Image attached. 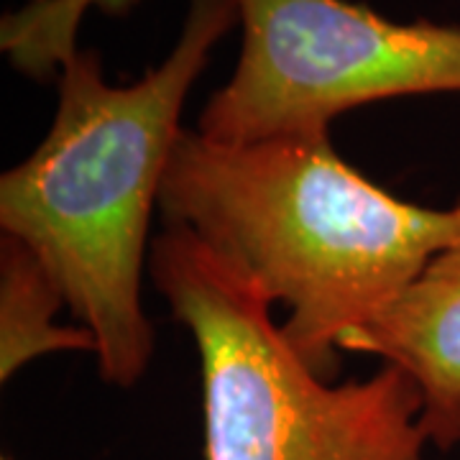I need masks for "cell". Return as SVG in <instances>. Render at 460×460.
<instances>
[{
  "instance_id": "cell-1",
  "label": "cell",
  "mask_w": 460,
  "mask_h": 460,
  "mask_svg": "<svg viewBox=\"0 0 460 460\" xmlns=\"http://www.w3.org/2000/svg\"><path fill=\"white\" fill-rule=\"evenodd\" d=\"M233 26L235 0H190L174 49L128 84L108 83L98 51L77 49L59 69L47 136L0 177V228L44 263L95 341L100 376L120 389L154 356L141 279L181 111Z\"/></svg>"
},
{
  "instance_id": "cell-2",
  "label": "cell",
  "mask_w": 460,
  "mask_h": 460,
  "mask_svg": "<svg viewBox=\"0 0 460 460\" xmlns=\"http://www.w3.org/2000/svg\"><path fill=\"white\" fill-rule=\"evenodd\" d=\"M159 210L289 310L281 335L323 378L348 338L460 241V202L435 210L389 195L330 133L223 144L184 128Z\"/></svg>"
},
{
  "instance_id": "cell-3",
  "label": "cell",
  "mask_w": 460,
  "mask_h": 460,
  "mask_svg": "<svg viewBox=\"0 0 460 460\" xmlns=\"http://www.w3.org/2000/svg\"><path fill=\"white\" fill-rule=\"evenodd\" d=\"M148 274L198 345L205 460H425L422 394L402 368L314 374L271 299L190 230L154 235Z\"/></svg>"
},
{
  "instance_id": "cell-4",
  "label": "cell",
  "mask_w": 460,
  "mask_h": 460,
  "mask_svg": "<svg viewBox=\"0 0 460 460\" xmlns=\"http://www.w3.org/2000/svg\"><path fill=\"white\" fill-rule=\"evenodd\" d=\"M241 54L202 108L223 144L330 133L371 102L460 93V26L394 21L350 0H235Z\"/></svg>"
},
{
  "instance_id": "cell-5",
  "label": "cell",
  "mask_w": 460,
  "mask_h": 460,
  "mask_svg": "<svg viewBox=\"0 0 460 460\" xmlns=\"http://www.w3.org/2000/svg\"><path fill=\"white\" fill-rule=\"evenodd\" d=\"M343 350L402 368L422 394L428 443L453 450L460 443V241L443 248Z\"/></svg>"
},
{
  "instance_id": "cell-6",
  "label": "cell",
  "mask_w": 460,
  "mask_h": 460,
  "mask_svg": "<svg viewBox=\"0 0 460 460\" xmlns=\"http://www.w3.org/2000/svg\"><path fill=\"white\" fill-rule=\"evenodd\" d=\"M66 307L59 284L44 263L13 235L0 238V381H11L26 363L49 353H93V335L77 325H57Z\"/></svg>"
},
{
  "instance_id": "cell-7",
  "label": "cell",
  "mask_w": 460,
  "mask_h": 460,
  "mask_svg": "<svg viewBox=\"0 0 460 460\" xmlns=\"http://www.w3.org/2000/svg\"><path fill=\"white\" fill-rule=\"evenodd\" d=\"M141 0H29L3 16L0 49L21 75L36 83L59 77L66 59L80 49L77 36L84 16H126Z\"/></svg>"
},
{
  "instance_id": "cell-8",
  "label": "cell",
  "mask_w": 460,
  "mask_h": 460,
  "mask_svg": "<svg viewBox=\"0 0 460 460\" xmlns=\"http://www.w3.org/2000/svg\"><path fill=\"white\" fill-rule=\"evenodd\" d=\"M3 460H11V458H3Z\"/></svg>"
}]
</instances>
